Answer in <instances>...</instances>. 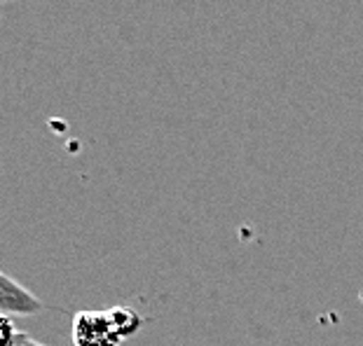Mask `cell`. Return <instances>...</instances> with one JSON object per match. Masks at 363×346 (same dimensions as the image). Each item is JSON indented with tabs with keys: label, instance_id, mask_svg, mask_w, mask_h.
<instances>
[{
	"label": "cell",
	"instance_id": "1",
	"mask_svg": "<svg viewBox=\"0 0 363 346\" xmlns=\"http://www.w3.org/2000/svg\"><path fill=\"white\" fill-rule=\"evenodd\" d=\"M71 337L75 346H122V337L108 311L84 309L73 316Z\"/></svg>",
	"mask_w": 363,
	"mask_h": 346
},
{
	"label": "cell",
	"instance_id": "2",
	"mask_svg": "<svg viewBox=\"0 0 363 346\" xmlns=\"http://www.w3.org/2000/svg\"><path fill=\"white\" fill-rule=\"evenodd\" d=\"M43 309L45 304L28 288L0 272V313L3 316H33Z\"/></svg>",
	"mask_w": 363,
	"mask_h": 346
},
{
	"label": "cell",
	"instance_id": "3",
	"mask_svg": "<svg viewBox=\"0 0 363 346\" xmlns=\"http://www.w3.org/2000/svg\"><path fill=\"white\" fill-rule=\"evenodd\" d=\"M108 313H111V318H113V325L115 330L120 333L122 340H129V337H134L141 333V328H143V323L145 318L138 313L136 309H131V306H113V309H108Z\"/></svg>",
	"mask_w": 363,
	"mask_h": 346
},
{
	"label": "cell",
	"instance_id": "4",
	"mask_svg": "<svg viewBox=\"0 0 363 346\" xmlns=\"http://www.w3.org/2000/svg\"><path fill=\"white\" fill-rule=\"evenodd\" d=\"M21 333L14 328L12 316H3L0 313V346H17Z\"/></svg>",
	"mask_w": 363,
	"mask_h": 346
},
{
	"label": "cell",
	"instance_id": "5",
	"mask_svg": "<svg viewBox=\"0 0 363 346\" xmlns=\"http://www.w3.org/2000/svg\"><path fill=\"white\" fill-rule=\"evenodd\" d=\"M17 346H45V344L35 342L33 337H28L26 333H21V337H19V344H17Z\"/></svg>",
	"mask_w": 363,
	"mask_h": 346
},
{
	"label": "cell",
	"instance_id": "6",
	"mask_svg": "<svg viewBox=\"0 0 363 346\" xmlns=\"http://www.w3.org/2000/svg\"><path fill=\"white\" fill-rule=\"evenodd\" d=\"M3 3H12V0H0V5H3Z\"/></svg>",
	"mask_w": 363,
	"mask_h": 346
}]
</instances>
